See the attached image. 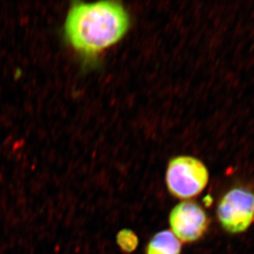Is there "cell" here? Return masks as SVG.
I'll list each match as a JSON object with an SVG mask.
<instances>
[{
	"mask_svg": "<svg viewBox=\"0 0 254 254\" xmlns=\"http://www.w3.org/2000/svg\"><path fill=\"white\" fill-rule=\"evenodd\" d=\"M129 25V15L120 3L78 2L69 9L64 31L73 49L91 57L121 41Z\"/></svg>",
	"mask_w": 254,
	"mask_h": 254,
	"instance_id": "6da1fadb",
	"label": "cell"
},
{
	"mask_svg": "<svg viewBox=\"0 0 254 254\" xmlns=\"http://www.w3.org/2000/svg\"><path fill=\"white\" fill-rule=\"evenodd\" d=\"M165 180L174 197L190 199L199 195L208 185V168L194 157L180 155L169 162Z\"/></svg>",
	"mask_w": 254,
	"mask_h": 254,
	"instance_id": "7a4b0ae2",
	"label": "cell"
},
{
	"mask_svg": "<svg viewBox=\"0 0 254 254\" xmlns=\"http://www.w3.org/2000/svg\"><path fill=\"white\" fill-rule=\"evenodd\" d=\"M217 216L229 233L245 232L254 219V193L242 187L229 190L219 202Z\"/></svg>",
	"mask_w": 254,
	"mask_h": 254,
	"instance_id": "3957f363",
	"label": "cell"
},
{
	"mask_svg": "<svg viewBox=\"0 0 254 254\" xmlns=\"http://www.w3.org/2000/svg\"><path fill=\"white\" fill-rule=\"evenodd\" d=\"M171 232L184 243L199 240L208 230L210 220L203 208L191 200L177 204L169 217Z\"/></svg>",
	"mask_w": 254,
	"mask_h": 254,
	"instance_id": "277c9868",
	"label": "cell"
},
{
	"mask_svg": "<svg viewBox=\"0 0 254 254\" xmlns=\"http://www.w3.org/2000/svg\"><path fill=\"white\" fill-rule=\"evenodd\" d=\"M182 242L171 230L155 234L147 246L146 254H181Z\"/></svg>",
	"mask_w": 254,
	"mask_h": 254,
	"instance_id": "5b68a950",
	"label": "cell"
},
{
	"mask_svg": "<svg viewBox=\"0 0 254 254\" xmlns=\"http://www.w3.org/2000/svg\"><path fill=\"white\" fill-rule=\"evenodd\" d=\"M117 243L124 253L131 254L136 250L138 238L134 232L128 229L120 230L117 235Z\"/></svg>",
	"mask_w": 254,
	"mask_h": 254,
	"instance_id": "8992f818",
	"label": "cell"
}]
</instances>
